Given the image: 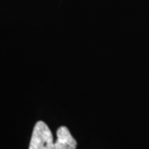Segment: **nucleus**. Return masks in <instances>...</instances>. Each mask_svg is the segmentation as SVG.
<instances>
[{
  "mask_svg": "<svg viewBox=\"0 0 149 149\" xmlns=\"http://www.w3.org/2000/svg\"><path fill=\"white\" fill-rule=\"evenodd\" d=\"M29 149H54L52 133L42 121H38L34 126Z\"/></svg>",
  "mask_w": 149,
  "mask_h": 149,
  "instance_id": "1",
  "label": "nucleus"
},
{
  "mask_svg": "<svg viewBox=\"0 0 149 149\" xmlns=\"http://www.w3.org/2000/svg\"><path fill=\"white\" fill-rule=\"evenodd\" d=\"M57 139L54 143V149H75L77 143L66 127H60L56 132Z\"/></svg>",
  "mask_w": 149,
  "mask_h": 149,
  "instance_id": "2",
  "label": "nucleus"
}]
</instances>
